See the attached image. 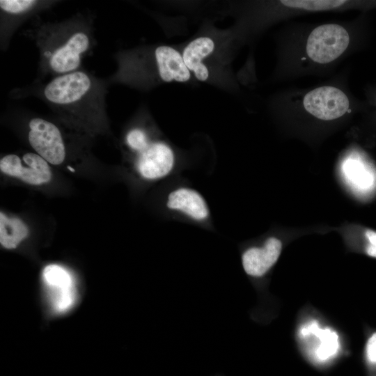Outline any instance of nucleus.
Wrapping results in <instances>:
<instances>
[{
  "mask_svg": "<svg viewBox=\"0 0 376 376\" xmlns=\"http://www.w3.org/2000/svg\"><path fill=\"white\" fill-rule=\"evenodd\" d=\"M40 55V71L53 77L81 69L95 39L92 19L77 14L58 22H38L27 31Z\"/></svg>",
  "mask_w": 376,
  "mask_h": 376,
  "instance_id": "nucleus-1",
  "label": "nucleus"
},
{
  "mask_svg": "<svg viewBox=\"0 0 376 376\" xmlns=\"http://www.w3.org/2000/svg\"><path fill=\"white\" fill-rule=\"evenodd\" d=\"M109 80L84 70L53 77L38 91V97L54 111L84 125L106 121Z\"/></svg>",
  "mask_w": 376,
  "mask_h": 376,
  "instance_id": "nucleus-2",
  "label": "nucleus"
},
{
  "mask_svg": "<svg viewBox=\"0 0 376 376\" xmlns=\"http://www.w3.org/2000/svg\"><path fill=\"white\" fill-rule=\"evenodd\" d=\"M349 43L350 35L343 26L337 24H322L309 34L306 54L313 62L327 64L338 58Z\"/></svg>",
  "mask_w": 376,
  "mask_h": 376,
  "instance_id": "nucleus-3",
  "label": "nucleus"
},
{
  "mask_svg": "<svg viewBox=\"0 0 376 376\" xmlns=\"http://www.w3.org/2000/svg\"><path fill=\"white\" fill-rule=\"evenodd\" d=\"M29 128V142L37 154L51 164L63 163L66 152L58 127L48 120L34 117L30 119Z\"/></svg>",
  "mask_w": 376,
  "mask_h": 376,
  "instance_id": "nucleus-4",
  "label": "nucleus"
},
{
  "mask_svg": "<svg viewBox=\"0 0 376 376\" xmlns=\"http://www.w3.org/2000/svg\"><path fill=\"white\" fill-rule=\"evenodd\" d=\"M42 281L49 304L54 313H63L74 306L75 281L69 271L58 265H49L42 271Z\"/></svg>",
  "mask_w": 376,
  "mask_h": 376,
  "instance_id": "nucleus-5",
  "label": "nucleus"
},
{
  "mask_svg": "<svg viewBox=\"0 0 376 376\" xmlns=\"http://www.w3.org/2000/svg\"><path fill=\"white\" fill-rule=\"evenodd\" d=\"M303 105L315 118L331 120L343 116L349 109L350 101L340 89L331 86L318 87L306 94Z\"/></svg>",
  "mask_w": 376,
  "mask_h": 376,
  "instance_id": "nucleus-6",
  "label": "nucleus"
},
{
  "mask_svg": "<svg viewBox=\"0 0 376 376\" xmlns=\"http://www.w3.org/2000/svg\"><path fill=\"white\" fill-rule=\"evenodd\" d=\"M22 159L24 164L17 155L4 156L0 160L1 172L31 185H40L49 182L52 172L45 159L33 152L25 153Z\"/></svg>",
  "mask_w": 376,
  "mask_h": 376,
  "instance_id": "nucleus-7",
  "label": "nucleus"
},
{
  "mask_svg": "<svg viewBox=\"0 0 376 376\" xmlns=\"http://www.w3.org/2000/svg\"><path fill=\"white\" fill-rule=\"evenodd\" d=\"M174 164L175 156L171 148L163 142H154L139 152L136 167L143 178L156 180L169 174Z\"/></svg>",
  "mask_w": 376,
  "mask_h": 376,
  "instance_id": "nucleus-8",
  "label": "nucleus"
},
{
  "mask_svg": "<svg viewBox=\"0 0 376 376\" xmlns=\"http://www.w3.org/2000/svg\"><path fill=\"white\" fill-rule=\"evenodd\" d=\"M52 1L1 0V43L9 41L16 28L27 18L52 5Z\"/></svg>",
  "mask_w": 376,
  "mask_h": 376,
  "instance_id": "nucleus-9",
  "label": "nucleus"
},
{
  "mask_svg": "<svg viewBox=\"0 0 376 376\" xmlns=\"http://www.w3.org/2000/svg\"><path fill=\"white\" fill-rule=\"evenodd\" d=\"M282 249V243L276 237L268 238L263 246L246 249L242 256L244 272L253 277L264 276L277 261Z\"/></svg>",
  "mask_w": 376,
  "mask_h": 376,
  "instance_id": "nucleus-10",
  "label": "nucleus"
},
{
  "mask_svg": "<svg viewBox=\"0 0 376 376\" xmlns=\"http://www.w3.org/2000/svg\"><path fill=\"white\" fill-rule=\"evenodd\" d=\"M156 70L159 77L164 82L188 81L191 72L184 63L182 54L167 45L157 47L153 51Z\"/></svg>",
  "mask_w": 376,
  "mask_h": 376,
  "instance_id": "nucleus-11",
  "label": "nucleus"
},
{
  "mask_svg": "<svg viewBox=\"0 0 376 376\" xmlns=\"http://www.w3.org/2000/svg\"><path fill=\"white\" fill-rule=\"evenodd\" d=\"M166 206L196 221L205 220L210 214L207 203L201 194L187 187H180L170 192Z\"/></svg>",
  "mask_w": 376,
  "mask_h": 376,
  "instance_id": "nucleus-12",
  "label": "nucleus"
},
{
  "mask_svg": "<svg viewBox=\"0 0 376 376\" xmlns=\"http://www.w3.org/2000/svg\"><path fill=\"white\" fill-rule=\"evenodd\" d=\"M214 49V42L210 37L201 36L191 41L183 49L182 56L185 64L194 77L201 81L209 77V70L203 60Z\"/></svg>",
  "mask_w": 376,
  "mask_h": 376,
  "instance_id": "nucleus-13",
  "label": "nucleus"
},
{
  "mask_svg": "<svg viewBox=\"0 0 376 376\" xmlns=\"http://www.w3.org/2000/svg\"><path fill=\"white\" fill-rule=\"evenodd\" d=\"M28 233V228L21 219L0 212V243L4 248H16Z\"/></svg>",
  "mask_w": 376,
  "mask_h": 376,
  "instance_id": "nucleus-14",
  "label": "nucleus"
},
{
  "mask_svg": "<svg viewBox=\"0 0 376 376\" xmlns=\"http://www.w3.org/2000/svg\"><path fill=\"white\" fill-rule=\"evenodd\" d=\"M281 4L290 8L318 11L345 8L350 3L347 1H281Z\"/></svg>",
  "mask_w": 376,
  "mask_h": 376,
  "instance_id": "nucleus-15",
  "label": "nucleus"
},
{
  "mask_svg": "<svg viewBox=\"0 0 376 376\" xmlns=\"http://www.w3.org/2000/svg\"><path fill=\"white\" fill-rule=\"evenodd\" d=\"M126 143L130 148L139 152L150 143L146 133L139 128L132 129L127 134Z\"/></svg>",
  "mask_w": 376,
  "mask_h": 376,
  "instance_id": "nucleus-16",
  "label": "nucleus"
},
{
  "mask_svg": "<svg viewBox=\"0 0 376 376\" xmlns=\"http://www.w3.org/2000/svg\"><path fill=\"white\" fill-rule=\"evenodd\" d=\"M366 357L370 363H376V332L372 334L366 343Z\"/></svg>",
  "mask_w": 376,
  "mask_h": 376,
  "instance_id": "nucleus-17",
  "label": "nucleus"
},
{
  "mask_svg": "<svg viewBox=\"0 0 376 376\" xmlns=\"http://www.w3.org/2000/svg\"><path fill=\"white\" fill-rule=\"evenodd\" d=\"M366 236L370 242V244L376 246V233L371 230L366 232Z\"/></svg>",
  "mask_w": 376,
  "mask_h": 376,
  "instance_id": "nucleus-18",
  "label": "nucleus"
},
{
  "mask_svg": "<svg viewBox=\"0 0 376 376\" xmlns=\"http://www.w3.org/2000/svg\"><path fill=\"white\" fill-rule=\"evenodd\" d=\"M367 253L373 257H376V246L370 244L367 248Z\"/></svg>",
  "mask_w": 376,
  "mask_h": 376,
  "instance_id": "nucleus-19",
  "label": "nucleus"
},
{
  "mask_svg": "<svg viewBox=\"0 0 376 376\" xmlns=\"http://www.w3.org/2000/svg\"><path fill=\"white\" fill-rule=\"evenodd\" d=\"M68 169H69L70 170H71V171H72V172L75 171V170H74L72 168H71L70 166H68Z\"/></svg>",
  "mask_w": 376,
  "mask_h": 376,
  "instance_id": "nucleus-20",
  "label": "nucleus"
},
{
  "mask_svg": "<svg viewBox=\"0 0 376 376\" xmlns=\"http://www.w3.org/2000/svg\"><path fill=\"white\" fill-rule=\"evenodd\" d=\"M214 376H224V375L219 374V375H214Z\"/></svg>",
  "mask_w": 376,
  "mask_h": 376,
  "instance_id": "nucleus-21",
  "label": "nucleus"
}]
</instances>
